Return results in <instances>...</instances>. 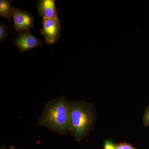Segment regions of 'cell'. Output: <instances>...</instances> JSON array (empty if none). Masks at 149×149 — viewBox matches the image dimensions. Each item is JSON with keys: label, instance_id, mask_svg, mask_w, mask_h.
Returning <instances> with one entry per match:
<instances>
[{"label": "cell", "instance_id": "6da1fadb", "mask_svg": "<svg viewBox=\"0 0 149 149\" xmlns=\"http://www.w3.org/2000/svg\"><path fill=\"white\" fill-rule=\"evenodd\" d=\"M38 125L65 135L70 131V110L69 102L61 97L46 105Z\"/></svg>", "mask_w": 149, "mask_h": 149}, {"label": "cell", "instance_id": "9c48e42d", "mask_svg": "<svg viewBox=\"0 0 149 149\" xmlns=\"http://www.w3.org/2000/svg\"><path fill=\"white\" fill-rule=\"evenodd\" d=\"M143 122L144 125L149 128V105L145 110L143 118Z\"/></svg>", "mask_w": 149, "mask_h": 149}, {"label": "cell", "instance_id": "8fae6325", "mask_svg": "<svg viewBox=\"0 0 149 149\" xmlns=\"http://www.w3.org/2000/svg\"><path fill=\"white\" fill-rule=\"evenodd\" d=\"M104 149H116V145L109 141L105 142Z\"/></svg>", "mask_w": 149, "mask_h": 149}, {"label": "cell", "instance_id": "3957f363", "mask_svg": "<svg viewBox=\"0 0 149 149\" xmlns=\"http://www.w3.org/2000/svg\"><path fill=\"white\" fill-rule=\"evenodd\" d=\"M60 21L58 17L43 18L41 34L44 36L45 42L49 45L55 44L60 36Z\"/></svg>", "mask_w": 149, "mask_h": 149}, {"label": "cell", "instance_id": "7a4b0ae2", "mask_svg": "<svg viewBox=\"0 0 149 149\" xmlns=\"http://www.w3.org/2000/svg\"><path fill=\"white\" fill-rule=\"evenodd\" d=\"M70 110V132L74 139L80 141L93 128L95 113L91 106L81 102H69Z\"/></svg>", "mask_w": 149, "mask_h": 149}, {"label": "cell", "instance_id": "7c38bea8", "mask_svg": "<svg viewBox=\"0 0 149 149\" xmlns=\"http://www.w3.org/2000/svg\"><path fill=\"white\" fill-rule=\"evenodd\" d=\"M10 149H17L16 148H15L14 146H11Z\"/></svg>", "mask_w": 149, "mask_h": 149}, {"label": "cell", "instance_id": "ba28073f", "mask_svg": "<svg viewBox=\"0 0 149 149\" xmlns=\"http://www.w3.org/2000/svg\"><path fill=\"white\" fill-rule=\"evenodd\" d=\"M8 35L7 27L3 23L0 24V41L2 42L6 39Z\"/></svg>", "mask_w": 149, "mask_h": 149}, {"label": "cell", "instance_id": "4fadbf2b", "mask_svg": "<svg viewBox=\"0 0 149 149\" xmlns=\"http://www.w3.org/2000/svg\"><path fill=\"white\" fill-rule=\"evenodd\" d=\"M1 149H5L4 147H2V148H1Z\"/></svg>", "mask_w": 149, "mask_h": 149}, {"label": "cell", "instance_id": "30bf717a", "mask_svg": "<svg viewBox=\"0 0 149 149\" xmlns=\"http://www.w3.org/2000/svg\"><path fill=\"white\" fill-rule=\"evenodd\" d=\"M116 149H136L131 145L127 143H120L116 145Z\"/></svg>", "mask_w": 149, "mask_h": 149}, {"label": "cell", "instance_id": "8992f818", "mask_svg": "<svg viewBox=\"0 0 149 149\" xmlns=\"http://www.w3.org/2000/svg\"><path fill=\"white\" fill-rule=\"evenodd\" d=\"M37 11L43 18H57L54 0H40L37 4Z\"/></svg>", "mask_w": 149, "mask_h": 149}, {"label": "cell", "instance_id": "5b68a950", "mask_svg": "<svg viewBox=\"0 0 149 149\" xmlns=\"http://www.w3.org/2000/svg\"><path fill=\"white\" fill-rule=\"evenodd\" d=\"M13 43L21 53L40 47L42 45L40 39L31 34L30 32L19 33L18 37L14 40Z\"/></svg>", "mask_w": 149, "mask_h": 149}, {"label": "cell", "instance_id": "277c9868", "mask_svg": "<svg viewBox=\"0 0 149 149\" xmlns=\"http://www.w3.org/2000/svg\"><path fill=\"white\" fill-rule=\"evenodd\" d=\"M14 27L19 33L30 32L34 27V17L26 11L14 8L13 11Z\"/></svg>", "mask_w": 149, "mask_h": 149}, {"label": "cell", "instance_id": "52a82bcc", "mask_svg": "<svg viewBox=\"0 0 149 149\" xmlns=\"http://www.w3.org/2000/svg\"><path fill=\"white\" fill-rule=\"evenodd\" d=\"M11 1H0V15L6 19L10 22L13 19V7L12 6Z\"/></svg>", "mask_w": 149, "mask_h": 149}]
</instances>
